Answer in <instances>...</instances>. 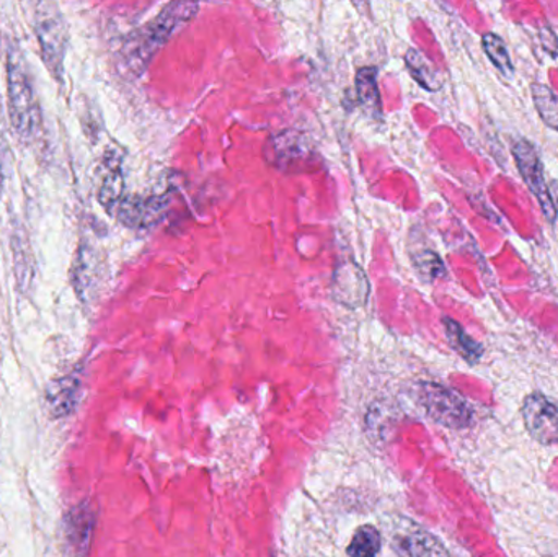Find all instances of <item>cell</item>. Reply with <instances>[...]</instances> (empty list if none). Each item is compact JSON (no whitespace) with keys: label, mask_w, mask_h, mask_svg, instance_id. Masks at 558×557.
I'll use <instances>...</instances> for the list:
<instances>
[{"label":"cell","mask_w":558,"mask_h":557,"mask_svg":"<svg viewBox=\"0 0 558 557\" xmlns=\"http://www.w3.org/2000/svg\"><path fill=\"white\" fill-rule=\"evenodd\" d=\"M198 9V0H172L163 7L156 19L136 29L124 43L123 59L126 68L140 75L175 32L195 19Z\"/></svg>","instance_id":"obj_1"},{"label":"cell","mask_w":558,"mask_h":557,"mask_svg":"<svg viewBox=\"0 0 558 557\" xmlns=\"http://www.w3.org/2000/svg\"><path fill=\"white\" fill-rule=\"evenodd\" d=\"M7 100L10 124L20 140H32L41 123L33 75L25 55L10 48L7 55Z\"/></svg>","instance_id":"obj_2"},{"label":"cell","mask_w":558,"mask_h":557,"mask_svg":"<svg viewBox=\"0 0 558 557\" xmlns=\"http://www.w3.org/2000/svg\"><path fill=\"white\" fill-rule=\"evenodd\" d=\"M35 35L39 55L49 75L58 84L64 82L65 56L69 49V28L64 13L56 0H38L35 7Z\"/></svg>","instance_id":"obj_3"},{"label":"cell","mask_w":558,"mask_h":557,"mask_svg":"<svg viewBox=\"0 0 558 557\" xmlns=\"http://www.w3.org/2000/svg\"><path fill=\"white\" fill-rule=\"evenodd\" d=\"M418 401L433 422L452 431L468 428L474 419V411L469 402L454 389L446 388L438 383H422L418 388Z\"/></svg>","instance_id":"obj_4"},{"label":"cell","mask_w":558,"mask_h":557,"mask_svg":"<svg viewBox=\"0 0 558 557\" xmlns=\"http://www.w3.org/2000/svg\"><path fill=\"white\" fill-rule=\"evenodd\" d=\"M513 157L524 183H526L531 193L536 196L547 221L554 225L557 221L558 211L550 186L547 185L546 175H544V164L536 146L531 141L521 137L514 143Z\"/></svg>","instance_id":"obj_5"},{"label":"cell","mask_w":558,"mask_h":557,"mask_svg":"<svg viewBox=\"0 0 558 557\" xmlns=\"http://www.w3.org/2000/svg\"><path fill=\"white\" fill-rule=\"evenodd\" d=\"M524 427L537 444L554 447L558 445V405L541 392H533L524 399Z\"/></svg>","instance_id":"obj_6"},{"label":"cell","mask_w":558,"mask_h":557,"mask_svg":"<svg viewBox=\"0 0 558 557\" xmlns=\"http://www.w3.org/2000/svg\"><path fill=\"white\" fill-rule=\"evenodd\" d=\"M95 513L90 504L69 510L64 517V543L68 555L85 556L90 552L94 538Z\"/></svg>","instance_id":"obj_7"},{"label":"cell","mask_w":558,"mask_h":557,"mask_svg":"<svg viewBox=\"0 0 558 557\" xmlns=\"http://www.w3.org/2000/svg\"><path fill=\"white\" fill-rule=\"evenodd\" d=\"M369 283L357 265L347 262L335 270L331 278V296L348 307H360L366 303Z\"/></svg>","instance_id":"obj_8"},{"label":"cell","mask_w":558,"mask_h":557,"mask_svg":"<svg viewBox=\"0 0 558 557\" xmlns=\"http://www.w3.org/2000/svg\"><path fill=\"white\" fill-rule=\"evenodd\" d=\"M167 209V199L162 196L153 198H123L117 206L118 219L130 228H149L162 219Z\"/></svg>","instance_id":"obj_9"},{"label":"cell","mask_w":558,"mask_h":557,"mask_svg":"<svg viewBox=\"0 0 558 557\" xmlns=\"http://www.w3.org/2000/svg\"><path fill=\"white\" fill-rule=\"evenodd\" d=\"M78 391H81V375L77 372L61 376L49 383L46 388V409L52 419H62L71 415L78 404Z\"/></svg>","instance_id":"obj_10"},{"label":"cell","mask_w":558,"mask_h":557,"mask_svg":"<svg viewBox=\"0 0 558 557\" xmlns=\"http://www.w3.org/2000/svg\"><path fill=\"white\" fill-rule=\"evenodd\" d=\"M393 548L399 555L413 557L448 556L449 552L441 542L426 530L410 525L393 540Z\"/></svg>","instance_id":"obj_11"},{"label":"cell","mask_w":558,"mask_h":557,"mask_svg":"<svg viewBox=\"0 0 558 557\" xmlns=\"http://www.w3.org/2000/svg\"><path fill=\"white\" fill-rule=\"evenodd\" d=\"M123 172H121L117 157H113V159L107 160L104 179H101L100 190H98V202L108 211H113L118 203L123 199Z\"/></svg>","instance_id":"obj_12"},{"label":"cell","mask_w":558,"mask_h":557,"mask_svg":"<svg viewBox=\"0 0 558 557\" xmlns=\"http://www.w3.org/2000/svg\"><path fill=\"white\" fill-rule=\"evenodd\" d=\"M442 326H445L446 336H448L452 349H454L465 362L474 365V363H477L478 360L482 359V355H484V347H482L477 340L472 339V337L465 332L461 324L456 323L454 319L445 317V319H442Z\"/></svg>","instance_id":"obj_13"},{"label":"cell","mask_w":558,"mask_h":557,"mask_svg":"<svg viewBox=\"0 0 558 557\" xmlns=\"http://www.w3.org/2000/svg\"><path fill=\"white\" fill-rule=\"evenodd\" d=\"M405 62L410 74L423 88L429 92L441 90V74L418 49H409V52L405 55Z\"/></svg>","instance_id":"obj_14"},{"label":"cell","mask_w":558,"mask_h":557,"mask_svg":"<svg viewBox=\"0 0 558 557\" xmlns=\"http://www.w3.org/2000/svg\"><path fill=\"white\" fill-rule=\"evenodd\" d=\"M533 92L534 107L539 113L541 120L550 128V130L558 131V95L549 85L539 84L534 82L531 85Z\"/></svg>","instance_id":"obj_15"},{"label":"cell","mask_w":558,"mask_h":557,"mask_svg":"<svg viewBox=\"0 0 558 557\" xmlns=\"http://www.w3.org/2000/svg\"><path fill=\"white\" fill-rule=\"evenodd\" d=\"M357 100L371 113H380L379 90H377V71L374 68H361L356 72Z\"/></svg>","instance_id":"obj_16"},{"label":"cell","mask_w":558,"mask_h":557,"mask_svg":"<svg viewBox=\"0 0 558 557\" xmlns=\"http://www.w3.org/2000/svg\"><path fill=\"white\" fill-rule=\"evenodd\" d=\"M482 46H484L485 55L488 56L495 68L504 75H513L514 65L511 61L510 51H508L507 43L504 41L501 36L497 33H487L482 38Z\"/></svg>","instance_id":"obj_17"},{"label":"cell","mask_w":558,"mask_h":557,"mask_svg":"<svg viewBox=\"0 0 558 557\" xmlns=\"http://www.w3.org/2000/svg\"><path fill=\"white\" fill-rule=\"evenodd\" d=\"M380 546H383L380 533L374 526H361L354 533L347 553L350 556L371 557L380 552Z\"/></svg>","instance_id":"obj_18"},{"label":"cell","mask_w":558,"mask_h":557,"mask_svg":"<svg viewBox=\"0 0 558 557\" xmlns=\"http://www.w3.org/2000/svg\"><path fill=\"white\" fill-rule=\"evenodd\" d=\"M415 265L420 274L425 275L429 280H435V278L445 275V264H442L441 258L435 252L425 251L416 255Z\"/></svg>","instance_id":"obj_19"},{"label":"cell","mask_w":558,"mask_h":557,"mask_svg":"<svg viewBox=\"0 0 558 557\" xmlns=\"http://www.w3.org/2000/svg\"><path fill=\"white\" fill-rule=\"evenodd\" d=\"M539 39L543 48L546 49V51L549 52L553 58H558V36L549 23L541 26Z\"/></svg>","instance_id":"obj_20"},{"label":"cell","mask_w":558,"mask_h":557,"mask_svg":"<svg viewBox=\"0 0 558 557\" xmlns=\"http://www.w3.org/2000/svg\"><path fill=\"white\" fill-rule=\"evenodd\" d=\"M550 192H553L554 203H556V208L558 211V182H554L553 185H550Z\"/></svg>","instance_id":"obj_21"},{"label":"cell","mask_w":558,"mask_h":557,"mask_svg":"<svg viewBox=\"0 0 558 557\" xmlns=\"http://www.w3.org/2000/svg\"><path fill=\"white\" fill-rule=\"evenodd\" d=\"M3 185L2 143H0V189Z\"/></svg>","instance_id":"obj_22"}]
</instances>
